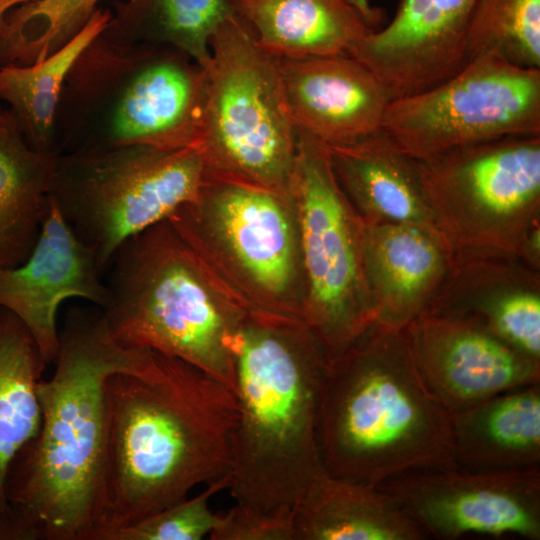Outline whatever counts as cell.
<instances>
[{
  "label": "cell",
  "instance_id": "4316f807",
  "mask_svg": "<svg viewBox=\"0 0 540 540\" xmlns=\"http://www.w3.org/2000/svg\"><path fill=\"white\" fill-rule=\"evenodd\" d=\"M110 16V11L99 8L73 38L42 60L0 66V100L8 104L25 140L35 150L56 152L55 119L65 81Z\"/></svg>",
  "mask_w": 540,
  "mask_h": 540
},
{
  "label": "cell",
  "instance_id": "8992f818",
  "mask_svg": "<svg viewBox=\"0 0 540 540\" xmlns=\"http://www.w3.org/2000/svg\"><path fill=\"white\" fill-rule=\"evenodd\" d=\"M205 96L203 67L166 46L122 45L99 35L65 81L55 151L143 145L195 147Z\"/></svg>",
  "mask_w": 540,
  "mask_h": 540
},
{
  "label": "cell",
  "instance_id": "ba28073f",
  "mask_svg": "<svg viewBox=\"0 0 540 540\" xmlns=\"http://www.w3.org/2000/svg\"><path fill=\"white\" fill-rule=\"evenodd\" d=\"M195 147L205 172L288 196L297 130L285 102L276 57L231 14L210 43Z\"/></svg>",
  "mask_w": 540,
  "mask_h": 540
},
{
  "label": "cell",
  "instance_id": "ac0fdd59",
  "mask_svg": "<svg viewBox=\"0 0 540 540\" xmlns=\"http://www.w3.org/2000/svg\"><path fill=\"white\" fill-rule=\"evenodd\" d=\"M456 254L432 224L364 223V265L375 325L404 329L426 314Z\"/></svg>",
  "mask_w": 540,
  "mask_h": 540
},
{
  "label": "cell",
  "instance_id": "7c38bea8",
  "mask_svg": "<svg viewBox=\"0 0 540 540\" xmlns=\"http://www.w3.org/2000/svg\"><path fill=\"white\" fill-rule=\"evenodd\" d=\"M381 132L415 160L495 138L540 135V69L476 55L443 82L392 99Z\"/></svg>",
  "mask_w": 540,
  "mask_h": 540
},
{
  "label": "cell",
  "instance_id": "d4e9b609",
  "mask_svg": "<svg viewBox=\"0 0 540 540\" xmlns=\"http://www.w3.org/2000/svg\"><path fill=\"white\" fill-rule=\"evenodd\" d=\"M46 366L26 326L12 312L0 307V540H10L5 495L8 469L15 455L40 428L37 385Z\"/></svg>",
  "mask_w": 540,
  "mask_h": 540
},
{
  "label": "cell",
  "instance_id": "30bf717a",
  "mask_svg": "<svg viewBox=\"0 0 540 540\" xmlns=\"http://www.w3.org/2000/svg\"><path fill=\"white\" fill-rule=\"evenodd\" d=\"M204 177L196 147L79 150L57 155L50 197L105 273L124 242L192 202Z\"/></svg>",
  "mask_w": 540,
  "mask_h": 540
},
{
  "label": "cell",
  "instance_id": "9c48e42d",
  "mask_svg": "<svg viewBox=\"0 0 540 540\" xmlns=\"http://www.w3.org/2000/svg\"><path fill=\"white\" fill-rule=\"evenodd\" d=\"M296 130L288 197L300 241L301 317L330 363L375 325L365 275L364 222L335 177L327 146Z\"/></svg>",
  "mask_w": 540,
  "mask_h": 540
},
{
  "label": "cell",
  "instance_id": "d6986e66",
  "mask_svg": "<svg viewBox=\"0 0 540 540\" xmlns=\"http://www.w3.org/2000/svg\"><path fill=\"white\" fill-rule=\"evenodd\" d=\"M426 314L475 321L540 361V271L515 257L456 255Z\"/></svg>",
  "mask_w": 540,
  "mask_h": 540
},
{
  "label": "cell",
  "instance_id": "52a82bcc",
  "mask_svg": "<svg viewBox=\"0 0 540 540\" xmlns=\"http://www.w3.org/2000/svg\"><path fill=\"white\" fill-rule=\"evenodd\" d=\"M252 313L302 322L303 271L288 196L205 172L167 219Z\"/></svg>",
  "mask_w": 540,
  "mask_h": 540
},
{
  "label": "cell",
  "instance_id": "4fadbf2b",
  "mask_svg": "<svg viewBox=\"0 0 540 540\" xmlns=\"http://www.w3.org/2000/svg\"><path fill=\"white\" fill-rule=\"evenodd\" d=\"M377 488L394 497L428 536L540 539V466L508 471H413Z\"/></svg>",
  "mask_w": 540,
  "mask_h": 540
},
{
  "label": "cell",
  "instance_id": "83f0119b",
  "mask_svg": "<svg viewBox=\"0 0 540 540\" xmlns=\"http://www.w3.org/2000/svg\"><path fill=\"white\" fill-rule=\"evenodd\" d=\"M103 0H31L9 11L0 27V66L46 58L73 38Z\"/></svg>",
  "mask_w": 540,
  "mask_h": 540
},
{
  "label": "cell",
  "instance_id": "5b68a950",
  "mask_svg": "<svg viewBox=\"0 0 540 540\" xmlns=\"http://www.w3.org/2000/svg\"><path fill=\"white\" fill-rule=\"evenodd\" d=\"M106 272L101 311L118 343L179 358L233 390L232 341L251 311L168 220L124 242Z\"/></svg>",
  "mask_w": 540,
  "mask_h": 540
},
{
  "label": "cell",
  "instance_id": "484cf974",
  "mask_svg": "<svg viewBox=\"0 0 540 540\" xmlns=\"http://www.w3.org/2000/svg\"><path fill=\"white\" fill-rule=\"evenodd\" d=\"M231 14L230 0H122L99 36L122 45L170 47L203 67L212 37Z\"/></svg>",
  "mask_w": 540,
  "mask_h": 540
},
{
  "label": "cell",
  "instance_id": "f546056e",
  "mask_svg": "<svg viewBox=\"0 0 540 540\" xmlns=\"http://www.w3.org/2000/svg\"><path fill=\"white\" fill-rule=\"evenodd\" d=\"M229 474L207 484L191 498H184L113 533L109 540H201L209 537L219 521L210 500L229 487Z\"/></svg>",
  "mask_w": 540,
  "mask_h": 540
},
{
  "label": "cell",
  "instance_id": "5bb4252c",
  "mask_svg": "<svg viewBox=\"0 0 540 540\" xmlns=\"http://www.w3.org/2000/svg\"><path fill=\"white\" fill-rule=\"evenodd\" d=\"M404 332L421 378L451 415L540 382V361L475 321L424 314Z\"/></svg>",
  "mask_w": 540,
  "mask_h": 540
},
{
  "label": "cell",
  "instance_id": "e0dca14e",
  "mask_svg": "<svg viewBox=\"0 0 540 540\" xmlns=\"http://www.w3.org/2000/svg\"><path fill=\"white\" fill-rule=\"evenodd\" d=\"M276 60L296 128L328 147L350 145L381 131L392 98L361 62L350 55Z\"/></svg>",
  "mask_w": 540,
  "mask_h": 540
},
{
  "label": "cell",
  "instance_id": "603a6c76",
  "mask_svg": "<svg viewBox=\"0 0 540 540\" xmlns=\"http://www.w3.org/2000/svg\"><path fill=\"white\" fill-rule=\"evenodd\" d=\"M257 44L277 58L348 55L371 30L343 0H230Z\"/></svg>",
  "mask_w": 540,
  "mask_h": 540
},
{
  "label": "cell",
  "instance_id": "2e32d148",
  "mask_svg": "<svg viewBox=\"0 0 540 540\" xmlns=\"http://www.w3.org/2000/svg\"><path fill=\"white\" fill-rule=\"evenodd\" d=\"M95 252L63 218L52 198L38 240L25 262L0 268V307L26 326L48 365L58 352L57 313L69 299L102 309L109 290Z\"/></svg>",
  "mask_w": 540,
  "mask_h": 540
},
{
  "label": "cell",
  "instance_id": "7402d4cb",
  "mask_svg": "<svg viewBox=\"0 0 540 540\" xmlns=\"http://www.w3.org/2000/svg\"><path fill=\"white\" fill-rule=\"evenodd\" d=\"M457 465L473 471L540 466V382L452 414Z\"/></svg>",
  "mask_w": 540,
  "mask_h": 540
},
{
  "label": "cell",
  "instance_id": "277c9868",
  "mask_svg": "<svg viewBox=\"0 0 540 540\" xmlns=\"http://www.w3.org/2000/svg\"><path fill=\"white\" fill-rule=\"evenodd\" d=\"M231 349L238 417L228 489L259 512L293 511L324 469L317 411L326 358L304 323L252 312Z\"/></svg>",
  "mask_w": 540,
  "mask_h": 540
},
{
  "label": "cell",
  "instance_id": "3957f363",
  "mask_svg": "<svg viewBox=\"0 0 540 540\" xmlns=\"http://www.w3.org/2000/svg\"><path fill=\"white\" fill-rule=\"evenodd\" d=\"M451 417L421 378L404 329L373 325L324 369L322 466L372 487L407 472L459 468Z\"/></svg>",
  "mask_w": 540,
  "mask_h": 540
},
{
  "label": "cell",
  "instance_id": "f1b7e54d",
  "mask_svg": "<svg viewBox=\"0 0 540 540\" xmlns=\"http://www.w3.org/2000/svg\"><path fill=\"white\" fill-rule=\"evenodd\" d=\"M468 43L470 59L493 53L540 69V0H478Z\"/></svg>",
  "mask_w": 540,
  "mask_h": 540
},
{
  "label": "cell",
  "instance_id": "cb8c5ba5",
  "mask_svg": "<svg viewBox=\"0 0 540 540\" xmlns=\"http://www.w3.org/2000/svg\"><path fill=\"white\" fill-rule=\"evenodd\" d=\"M58 153L25 140L9 109L0 114V268L21 265L41 231Z\"/></svg>",
  "mask_w": 540,
  "mask_h": 540
},
{
  "label": "cell",
  "instance_id": "4dcf8cb0",
  "mask_svg": "<svg viewBox=\"0 0 540 540\" xmlns=\"http://www.w3.org/2000/svg\"><path fill=\"white\" fill-rule=\"evenodd\" d=\"M211 540H295L293 511L281 513L259 512L235 503L219 515Z\"/></svg>",
  "mask_w": 540,
  "mask_h": 540
},
{
  "label": "cell",
  "instance_id": "7a4b0ae2",
  "mask_svg": "<svg viewBox=\"0 0 540 540\" xmlns=\"http://www.w3.org/2000/svg\"><path fill=\"white\" fill-rule=\"evenodd\" d=\"M107 443L98 540L187 497L231 467L238 404L231 387L153 351L140 373L105 382Z\"/></svg>",
  "mask_w": 540,
  "mask_h": 540
},
{
  "label": "cell",
  "instance_id": "d6a6232c",
  "mask_svg": "<svg viewBox=\"0 0 540 540\" xmlns=\"http://www.w3.org/2000/svg\"><path fill=\"white\" fill-rule=\"evenodd\" d=\"M31 0H0V27L2 26L6 15L14 7ZM0 109V114H1Z\"/></svg>",
  "mask_w": 540,
  "mask_h": 540
},
{
  "label": "cell",
  "instance_id": "1f68e13d",
  "mask_svg": "<svg viewBox=\"0 0 540 540\" xmlns=\"http://www.w3.org/2000/svg\"><path fill=\"white\" fill-rule=\"evenodd\" d=\"M351 6L371 30H377L384 25L385 12L371 4L370 0H343Z\"/></svg>",
  "mask_w": 540,
  "mask_h": 540
},
{
  "label": "cell",
  "instance_id": "9a60e30c",
  "mask_svg": "<svg viewBox=\"0 0 540 540\" xmlns=\"http://www.w3.org/2000/svg\"><path fill=\"white\" fill-rule=\"evenodd\" d=\"M478 0H399L394 17L357 41L348 55L367 67L392 99L425 91L470 60Z\"/></svg>",
  "mask_w": 540,
  "mask_h": 540
},
{
  "label": "cell",
  "instance_id": "8fae6325",
  "mask_svg": "<svg viewBox=\"0 0 540 540\" xmlns=\"http://www.w3.org/2000/svg\"><path fill=\"white\" fill-rule=\"evenodd\" d=\"M416 165L433 221L456 255L519 259L540 224V135L461 146Z\"/></svg>",
  "mask_w": 540,
  "mask_h": 540
},
{
  "label": "cell",
  "instance_id": "44dd1931",
  "mask_svg": "<svg viewBox=\"0 0 540 540\" xmlns=\"http://www.w3.org/2000/svg\"><path fill=\"white\" fill-rule=\"evenodd\" d=\"M295 540H422L421 526L377 487L322 469L293 509Z\"/></svg>",
  "mask_w": 540,
  "mask_h": 540
},
{
  "label": "cell",
  "instance_id": "6da1fadb",
  "mask_svg": "<svg viewBox=\"0 0 540 540\" xmlns=\"http://www.w3.org/2000/svg\"><path fill=\"white\" fill-rule=\"evenodd\" d=\"M153 351L126 347L100 308L69 309L50 379L37 394L41 424L13 458L5 495L11 540H98L107 443L105 382L140 373Z\"/></svg>",
  "mask_w": 540,
  "mask_h": 540
},
{
  "label": "cell",
  "instance_id": "ffe728a7",
  "mask_svg": "<svg viewBox=\"0 0 540 540\" xmlns=\"http://www.w3.org/2000/svg\"><path fill=\"white\" fill-rule=\"evenodd\" d=\"M327 149L341 189L365 224L435 225L416 160L381 131Z\"/></svg>",
  "mask_w": 540,
  "mask_h": 540
}]
</instances>
